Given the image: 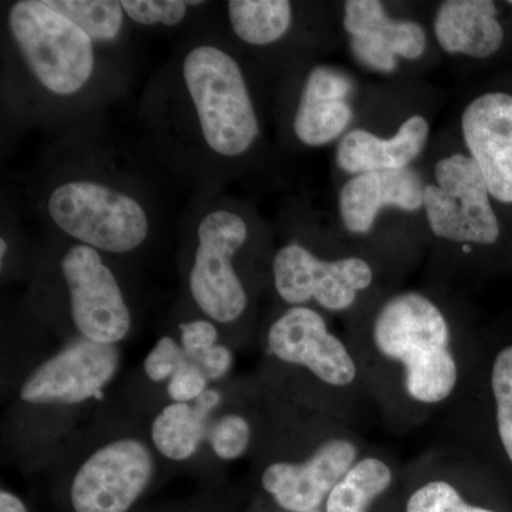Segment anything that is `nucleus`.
<instances>
[{
  "label": "nucleus",
  "instance_id": "dca6fc26",
  "mask_svg": "<svg viewBox=\"0 0 512 512\" xmlns=\"http://www.w3.org/2000/svg\"><path fill=\"white\" fill-rule=\"evenodd\" d=\"M343 26L357 59L377 72L392 73L399 57L417 60L426 52L423 26L413 20L390 18L377 0L346 2Z\"/></svg>",
  "mask_w": 512,
  "mask_h": 512
},
{
  "label": "nucleus",
  "instance_id": "7ed1b4c3",
  "mask_svg": "<svg viewBox=\"0 0 512 512\" xmlns=\"http://www.w3.org/2000/svg\"><path fill=\"white\" fill-rule=\"evenodd\" d=\"M481 348L476 365L444 417L446 446L512 473V342Z\"/></svg>",
  "mask_w": 512,
  "mask_h": 512
},
{
  "label": "nucleus",
  "instance_id": "c85d7f7f",
  "mask_svg": "<svg viewBox=\"0 0 512 512\" xmlns=\"http://www.w3.org/2000/svg\"><path fill=\"white\" fill-rule=\"evenodd\" d=\"M181 345L185 356L197 363L208 350L217 345L218 330L208 320H192L181 323Z\"/></svg>",
  "mask_w": 512,
  "mask_h": 512
},
{
  "label": "nucleus",
  "instance_id": "4be33fe9",
  "mask_svg": "<svg viewBox=\"0 0 512 512\" xmlns=\"http://www.w3.org/2000/svg\"><path fill=\"white\" fill-rule=\"evenodd\" d=\"M228 18L242 42L268 46L289 32L293 10L288 0H232L228 3Z\"/></svg>",
  "mask_w": 512,
  "mask_h": 512
},
{
  "label": "nucleus",
  "instance_id": "39448f33",
  "mask_svg": "<svg viewBox=\"0 0 512 512\" xmlns=\"http://www.w3.org/2000/svg\"><path fill=\"white\" fill-rule=\"evenodd\" d=\"M9 32L37 83L56 96H73L92 79L94 42L46 0H19L9 10Z\"/></svg>",
  "mask_w": 512,
  "mask_h": 512
},
{
  "label": "nucleus",
  "instance_id": "aec40b11",
  "mask_svg": "<svg viewBox=\"0 0 512 512\" xmlns=\"http://www.w3.org/2000/svg\"><path fill=\"white\" fill-rule=\"evenodd\" d=\"M434 33L444 52L488 59L501 49L504 29L491 0H447L434 19Z\"/></svg>",
  "mask_w": 512,
  "mask_h": 512
},
{
  "label": "nucleus",
  "instance_id": "1a4fd4ad",
  "mask_svg": "<svg viewBox=\"0 0 512 512\" xmlns=\"http://www.w3.org/2000/svg\"><path fill=\"white\" fill-rule=\"evenodd\" d=\"M272 275L279 298L289 306L315 303L330 313H349L375 284L372 264L362 256L325 259L291 242L276 251Z\"/></svg>",
  "mask_w": 512,
  "mask_h": 512
},
{
  "label": "nucleus",
  "instance_id": "c756f323",
  "mask_svg": "<svg viewBox=\"0 0 512 512\" xmlns=\"http://www.w3.org/2000/svg\"><path fill=\"white\" fill-rule=\"evenodd\" d=\"M232 352L227 346L215 345L198 360L197 365L201 367L207 379L218 380L229 372L232 366Z\"/></svg>",
  "mask_w": 512,
  "mask_h": 512
},
{
  "label": "nucleus",
  "instance_id": "a878e982",
  "mask_svg": "<svg viewBox=\"0 0 512 512\" xmlns=\"http://www.w3.org/2000/svg\"><path fill=\"white\" fill-rule=\"evenodd\" d=\"M252 440V427L245 417L228 414L211 431V446L222 460L234 461L247 453Z\"/></svg>",
  "mask_w": 512,
  "mask_h": 512
},
{
  "label": "nucleus",
  "instance_id": "f3484780",
  "mask_svg": "<svg viewBox=\"0 0 512 512\" xmlns=\"http://www.w3.org/2000/svg\"><path fill=\"white\" fill-rule=\"evenodd\" d=\"M424 187L423 178L410 168L353 175L340 190V218L350 234L365 235L384 207L421 210Z\"/></svg>",
  "mask_w": 512,
  "mask_h": 512
},
{
  "label": "nucleus",
  "instance_id": "5701e85b",
  "mask_svg": "<svg viewBox=\"0 0 512 512\" xmlns=\"http://www.w3.org/2000/svg\"><path fill=\"white\" fill-rule=\"evenodd\" d=\"M208 414L195 404L173 403L158 414L151 426V439L168 460L185 461L197 453L205 436Z\"/></svg>",
  "mask_w": 512,
  "mask_h": 512
},
{
  "label": "nucleus",
  "instance_id": "bb28decb",
  "mask_svg": "<svg viewBox=\"0 0 512 512\" xmlns=\"http://www.w3.org/2000/svg\"><path fill=\"white\" fill-rule=\"evenodd\" d=\"M184 350L170 336H164L156 343L144 360V372L154 383L170 380L177 372L178 366L185 359Z\"/></svg>",
  "mask_w": 512,
  "mask_h": 512
},
{
  "label": "nucleus",
  "instance_id": "412c9836",
  "mask_svg": "<svg viewBox=\"0 0 512 512\" xmlns=\"http://www.w3.org/2000/svg\"><path fill=\"white\" fill-rule=\"evenodd\" d=\"M396 458L387 451L367 448L355 466L335 485L323 512H372L402 481Z\"/></svg>",
  "mask_w": 512,
  "mask_h": 512
},
{
  "label": "nucleus",
  "instance_id": "393cba45",
  "mask_svg": "<svg viewBox=\"0 0 512 512\" xmlns=\"http://www.w3.org/2000/svg\"><path fill=\"white\" fill-rule=\"evenodd\" d=\"M128 19L138 25L177 26L187 16V0H121Z\"/></svg>",
  "mask_w": 512,
  "mask_h": 512
},
{
  "label": "nucleus",
  "instance_id": "6ab92c4d",
  "mask_svg": "<svg viewBox=\"0 0 512 512\" xmlns=\"http://www.w3.org/2000/svg\"><path fill=\"white\" fill-rule=\"evenodd\" d=\"M429 137V123L417 114L404 120L390 138L356 128L340 140L336 163L352 175L404 170L420 156Z\"/></svg>",
  "mask_w": 512,
  "mask_h": 512
},
{
  "label": "nucleus",
  "instance_id": "423d86ee",
  "mask_svg": "<svg viewBox=\"0 0 512 512\" xmlns=\"http://www.w3.org/2000/svg\"><path fill=\"white\" fill-rule=\"evenodd\" d=\"M46 207L60 231L99 252L128 254L141 247L150 234L146 208L126 192L97 181L57 185Z\"/></svg>",
  "mask_w": 512,
  "mask_h": 512
},
{
  "label": "nucleus",
  "instance_id": "f257e3e1",
  "mask_svg": "<svg viewBox=\"0 0 512 512\" xmlns=\"http://www.w3.org/2000/svg\"><path fill=\"white\" fill-rule=\"evenodd\" d=\"M346 340L377 417L397 433L446 412L480 353L451 313L420 291L384 299Z\"/></svg>",
  "mask_w": 512,
  "mask_h": 512
},
{
  "label": "nucleus",
  "instance_id": "2eb2a0df",
  "mask_svg": "<svg viewBox=\"0 0 512 512\" xmlns=\"http://www.w3.org/2000/svg\"><path fill=\"white\" fill-rule=\"evenodd\" d=\"M461 131L491 197L512 204L511 94L487 93L471 101L461 116Z\"/></svg>",
  "mask_w": 512,
  "mask_h": 512
},
{
  "label": "nucleus",
  "instance_id": "473e14b6",
  "mask_svg": "<svg viewBox=\"0 0 512 512\" xmlns=\"http://www.w3.org/2000/svg\"><path fill=\"white\" fill-rule=\"evenodd\" d=\"M510 5L512 6V0H511V2H510Z\"/></svg>",
  "mask_w": 512,
  "mask_h": 512
},
{
  "label": "nucleus",
  "instance_id": "ddd939ff",
  "mask_svg": "<svg viewBox=\"0 0 512 512\" xmlns=\"http://www.w3.org/2000/svg\"><path fill=\"white\" fill-rule=\"evenodd\" d=\"M116 345L79 339L42 363L23 383L20 399L32 404L72 406L97 399L116 376Z\"/></svg>",
  "mask_w": 512,
  "mask_h": 512
},
{
  "label": "nucleus",
  "instance_id": "cd10ccee",
  "mask_svg": "<svg viewBox=\"0 0 512 512\" xmlns=\"http://www.w3.org/2000/svg\"><path fill=\"white\" fill-rule=\"evenodd\" d=\"M208 379L197 363L185 357L167 384V393L174 403L195 402L207 392Z\"/></svg>",
  "mask_w": 512,
  "mask_h": 512
},
{
  "label": "nucleus",
  "instance_id": "9b49d317",
  "mask_svg": "<svg viewBox=\"0 0 512 512\" xmlns=\"http://www.w3.org/2000/svg\"><path fill=\"white\" fill-rule=\"evenodd\" d=\"M62 274L70 298V313L83 339L117 345L131 328V315L113 271L100 252L77 244L64 254Z\"/></svg>",
  "mask_w": 512,
  "mask_h": 512
},
{
  "label": "nucleus",
  "instance_id": "9d476101",
  "mask_svg": "<svg viewBox=\"0 0 512 512\" xmlns=\"http://www.w3.org/2000/svg\"><path fill=\"white\" fill-rule=\"evenodd\" d=\"M190 272L192 299L208 318L232 323L247 311L248 295L234 258L248 239V225L237 212L215 210L202 218Z\"/></svg>",
  "mask_w": 512,
  "mask_h": 512
},
{
  "label": "nucleus",
  "instance_id": "f03ea898",
  "mask_svg": "<svg viewBox=\"0 0 512 512\" xmlns=\"http://www.w3.org/2000/svg\"><path fill=\"white\" fill-rule=\"evenodd\" d=\"M266 350L276 363L311 380L322 416L356 430L377 417L348 340L336 335L315 308L286 309L269 326Z\"/></svg>",
  "mask_w": 512,
  "mask_h": 512
},
{
  "label": "nucleus",
  "instance_id": "20e7f679",
  "mask_svg": "<svg viewBox=\"0 0 512 512\" xmlns=\"http://www.w3.org/2000/svg\"><path fill=\"white\" fill-rule=\"evenodd\" d=\"M185 89L212 153L244 156L259 136L258 116L237 60L214 45L192 47L183 63Z\"/></svg>",
  "mask_w": 512,
  "mask_h": 512
},
{
  "label": "nucleus",
  "instance_id": "f8f14e48",
  "mask_svg": "<svg viewBox=\"0 0 512 512\" xmlns=\"http://www.w3.org/2000/svg\"><path fill=\"white\" fill-rule=\"evenodd\" d=\"M154 474L146 444L116 440L94 451L77 471L70 491L76 512H127Z\"/></svg>",
  "mask_w": 512,
  "mask_h": 512
},
{
  "label": "nucleus",
  "instance_id": "72a5a7b5",
  "mask_svg": "<svg viewBox=\"0 0 512 512\" xmlns=\"http://www.w3.org/2000/svg\"><path fill=\"white\" fill-rule=\"evenodd\" d=\"M311 512H320V511H311Z\"/></svg>",
  "mask_w": 512,
  "mask_h": 512
},
{
  "label": "nucleus",
  "instance_id": "a211bd4d",
  "mask_svg": "<svg viewBox=\"0 0 512 512\" xmlns=\"http://www.w3.org/2000/svg\"><path fill=\"white\" fill-rule=\"evenodd\" d=\"M353 83L335 67L318 66L306 77L293 131L302 144L322 147L338 140L352 123Z\"/></svg>",
  "mask_w": 512,
  "mask_h": 512
},
{
  "label": "nucleus",
  "instance_id": "7c9ffc66",
  "mask_svg": "<svg viewBox=\"0 0 512 512\" xmlns=\"http://www.w3.org/2000/svg\"><path fill=\"white\" fill-rule=\"evenodd\" d=\"M0 512H28V508L16 495L2 490L0 491Z\"/></svg>",
  "mask_w": 512,
  "mask_h": 512
},
{
  "label": "nucleus",
  "instance_id": "4468645a",
  "mask_svg": "<svg viewBox=\"0 0 512 512\" xmlns=\"http://www.w3.org/2000/svg\"><path fill=\"white\" fill-rule=\"evenodd\" d=\"M476 463V457L446 444L421 453L403 471V512H501L468 495Z\"/></svg>",
  "mask_w": 512,
  "mask_h": 512
},
{
  "label": "nucleus",
  "instance_id": "b1692460",
  "mask_svg": "<svg viewBox=\"0 0 512 512\" xmlns=\"http://www.w3.org/2000/svg\"><path fill=\"white\" fill-rule=\"evenodd\" d=\"M50 8L76 23L94 43L114 42L124 26L121 2L114 0H46Z\"/></svg>",
  "mask_w": 512,
  "mask_h": 512
},
{
  "label": "nucleus",
  "instance_id": "2f4dec72",
  "mask_svg": "<svg viewBox=\"0 0 512 512\" xmlns=\"http://www.w3.org/2000/svg\"><path fill=\"white\" fill-rule=\"evenodd\" d=\"M0 249H2V252H0V258H2L3 262L5 261L6 252H8V242L5 241V238H2V241H0Z\"/></svg>",
  "mask_w": 512,
  "mask_h": 512
},
{
  "label": "nucleus",
  "instance_id": "6e6552de",
  "mask_svg": "<svg viewBox=\"0 0 512 512\" xmlns=\"http://www.w3.org/2000/svg\"><path fill=\"white\" fill-rule=\"evenodd\" d=\"M367 448L359 430L333 420L305 456L279 458L266 464L261 474L262 488L282 510L319 511L330 491Z\"/></svg>",
  "mask_w": 512,
  "mask_h": 512
},
{
  "label": "nucleus",
  "instance_id": "0eeeda50",
  "mask_svg": "<svg viewBox=\"0 0 512 512\" xmlns=\"http://www.w3.org/2000/svg\"><path fill=\"white\" fill-rule=\"evenodd\" d=\"M490 198L473 158L464 154L441 158L434 168V183L424 187L423 208L431 232L461 245L464 252L473 251L474 245H494L501 228Z\"/></svg>",
  "mask_w": 512,
  "mask_h": 512
}]
</instances>
